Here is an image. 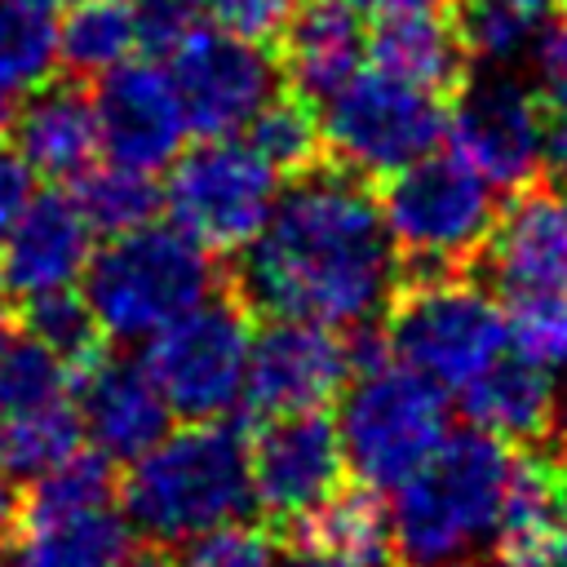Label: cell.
Segmentation results:
<instances>
[{
  "mask_svg": "<svg viewBox=\"0 0 567 567\" xmlns=\"http://www.w3.org/2000/svg\"><path fill=\"white\" fill-rule=\"evenodd\" d=\"M279 173L257 155V146L239 133L199 137V146H182L168 164V182L159 186L164 213L208 252H239L266 221Z\"/></svg>",
  "mask_w": 567,
  "mask_h": 567,
  "instance_id": "11",
  "label": "cell"
},
{
  "mask_svg": "<svg viewBox=\"0 0 567 567\" xmlns=\"http://www.w3.org/2000/svg\"><path fill=\"white\" fill-rule=\"evenodd\" d=\"M9 332H13V328H9V315H4V306H0V346H4Z\"/></svg>",
  "mask_w": 567,
  "mask_h": 567,
  "instance_id": "48",
  "label": "cell"
},
{
  "mask_svg": "<svg viewBox=\"0 0 567 567\" xmlns=\"http://www.w3.org/2000/svg\"><path fill=\"white\" fill-rule=\"evenodd\" d=\"M554 452L532 443L514 452L501 518L492 532V558L501 567H554Z\"/></svg>",
  "mask_w": 567,
  "mask_h": 567,
  "instance_id": "23",
  "label": "cell"
},
{
  "mask_svg": "<svg viewBox=\"0 0 567 567\" xmlns=\"http://www.w3.org/2000/svg\"><path fill=\"white\" fill-rule=\"evenodd\" d=\"M58 75V18L35 0H0V133L22 93Z\"/></svg>",
  "mask_w": 567,
  "mask_h": 567,
  "instance_id": "28",
  "label": "cell"
},
{
  "mask_svg": "<svg viewBox=\"0 0 567 567\" xmlns=\"http://www.w3.org/2000/svg\"><path fill=\"white\" fill-rule=\"evenodd\" d=\"M545 18L549 9L536 0H456L452 9L470 66H518V58L532 53Z\"/></svg>",
  "mask_w": 567,
  "mask_h": 567,
  "instance_id": "30",
  "label": "cell"
},
{
  "mask_svg": "<svg viewBox=\"0 0 567 567\" xmlns=\"http://www.w3.org/2000/svg\"><path fill=\"white\" fill-rule=\"evenodd\" d=\"M40 9H49V13H62V9H71V4H80V0H35Z\"/></svg>",
  "mask_w": 567,
  "mask_h": 567,
  "instance_id": "47",
  "label": "cell"
},
{
  "mask_svg": "<svg viewBox=\"0 0 567 567\" xmlns=\"http://www.w3.org/2000/svg\"><path fill=\"white\" fill-rule=\"evenodd\" d=\"M372 190L399 252V284L470 275L501 213L496 186H487L461 155L443 146L381 177Z\"/></svg>",
  "mask_w": 567,
  "mask_h": 567,
  "instance_id": "6",
  "label": "cell"
},
{
  "mask_svg": "<svg viewBox=\"0 0 567 567\" xmlns=\"http://www.w3.org/2000/svg\"><path fill=\"white\" fill-rule=\"evenodd\" d=\"M501 301L509 346L536 363L567 354V190L536 177L514 190L470 266Z\"/></svg>",
  "mask_w": 567,
  "mask_h": 567,
  "instance_id": "4",
  "label": "cell"
},
{
  "mask_svg": "<svg viewBox=\"0 0 567 567\" xmlns=\"http://www.w3.org/2000/svg\"><path fill=\"white\" fill-rule=\"evenodd\" d=\"M226 284L217 252L173 221H146L93 244L80 297L111 346H142L182 310Z\"/></svg>",
  "mask_w": 567,
  "mask_h": 567,
  "instance_id": "5",
  "label": "cell"
},
{
  "mask_svg": "<svg viewBox=\"0 0 567 567\" xmlns=\"http://www.w3.org/2000/svg\"><path fill=\"white\" fill-rule=\"evenodd\" d=\"M13 527H18V492H13L9 474H0V549L13 536Z\"/></svg>",
  "mask_w": 567,
  "mask_h": 567,
  "instance_id": "44",
  "label": "cell"
},
{
  "mask_svg": "<svg viewBox=\"0 0 567 567\" xmlns=\"http://www.w3.org/2000/svg\"><path fill=\"white\" fill-rule=\"evenodd\" d=\"M244 133H248V142L257 146V155L279 177H288V173H297V168H306V164L319 159V120H315V106H306L288 89H279L252 115V124Z\"/></svg>",
  "mask_w": 567,
  "mask_h": 567,
  "instance_id": "33",
  "label": "cell"
},
{
  "mask_svg": "<svg viewBox=\"0 0 567 567\" xmlns=\"http://www.w3.org/2000/svg\"><path fill=\"white\" fill-rule=\"evenodd\" d=\"M346 377V332L306 319H270L248 346L239 408L252 421L328 408L341 394Z\"/></svg>",
  "mask_w": 567,
  "mask_h": 567,
  "instance_id": "15",
  "label": "cell"
},
{
  "mask_svg": "<svg viewBox=\"0 0 567 567\" xmlns=\"http://www.w3.org/2000/svg\"><path fill=\"white\" fill-rule=\"evenodd\" d=\"M115 567H173L168 549H155V545H142V549H128Z\"/></svg>",
  "mask_w": 567,
  "mask_h": 567,
  "instance_id": "45",
  "label": "cell"
},
{
  "mask_svg": "<svg viewBox=\"0 0 567 567\" xmlns=\"http://www.w3.org/2000/svg\"><path fill=\"white\" fill-rule=\"evenodd\" d=\"M275 62L288 93L319 106L368 58V22L350 0H297L275 35Z\"/></svg>",
  "mask_w": 567,
  "mask_h": 567,
  "instance_id": "20",
  "label": "cell"
},
{
  "mask_svg": "<svg viewBox=\"0 0 567 567\" xmlns=\"http://www.w3.org/2000/svg\"><path fill=\"white\" fill-rule=\"evenodd\" d=\"M363 18H394V13H452L456 0H350Z\"/></svg>",
  "mask_w": 567,
  "mask_h": 567,
  "instance_id": "42",
  "label": "cell"
},
{
  "mask_svg": "<svg viewBox=\"0 0 567 567\" xmlns=\"http://www.w3.org/2000/svg\"><path fill=\"white\" fill-rule=\"evenodd\" d=\"M120 514L155 549H177L252 514L248 430L230 416L186 421L128 461L115 487Z\"/></svg>",
  "mask_w": 567,
  "mask_h": 567,
  "instance_id": "2",
  "label": "cell"
},
{
  "mask_svg": "<svg viewBox=\"0 0 567 567\" xmlns=\"http://www.w3.org/2000/svg\"><path fill=\"white\" fill-rule=\"evenodd\" d=\"M337 439L354 483L394 492L447 434V394L390 350L359 359L341 385Z\"/></svg>",
  "mask_w": 567,
  "mask_h": 567,
  "instance_id": "7",
  "label": "cell"
},
{
  "mask_svg": "<svg viewBox=\"0 0 567 567\" xmlns=\"http://www.w3.org/2000/svg\"><path fill=\"white\" fill-rule=\"evenodd\" d=\"M168 80L177 89L186 128L199 137H230L284 89L279 62L266 44L239 40L213 22H195L168 49Z\"/></svg>",
  "mask_w": 567,
  "mask_h": 567,
  "instance_id": "13",
  "label": "cell"
},
{
  "mask_svg": "<svg viewBox=\"0 0 567 567\" xmlns=\"http://www.w3.org/2000/svg\"><path fill=\"white\" fill-rule=\"evenodd\" d=\"M31 195H35V173L9 146H0V244L22 217V208L31 204Z\"/></svg>",
  "mask_w": 567,
  "mask_h": 567,
  "instance_id": "39",
  "label": "cell"
},
{
  "mask_svg": "<svg viewBox=\"0 0 567 567\" xmlns=\"http://www.w3.org/2000/svg\"><path fill=\"white\" fill-rule=\"evenodd\" d=\"M133 27H137V49L168 53L195 22H199V0H128Z\"/></svg>",
  "mask_w": 567,
  "mask_h": 567,
  "instance_id": "38",
  "label": "cell"
},
{
  "mask_svg": "<svg viewBox=\"0 0 567 567\" xmlns=\"http://www.w3.org/2000/svg\"><path fill=\"white\" fill-rule=\"evenodd\" d=\"M545 447L567 452V354L549 363V434Z\"/></svg>",
  "mask_w": 567,
  "mask_h": 567,
  "instance_id": "40",
  "label": "cell"
},
{
  "mask_svg": "<svg viewBox=\"0 0 567 567\" xmlns=\"http://www.w3.org/2000/svg\"><path fill=\"white\" fill-rule=\"evenodd\" d=\"M465 425L509 443L532 447L549 434V368L518 354L514 346L496 354L465 390H456Z\"/></svg>",
  "mask_w": 567,
  "mask_h": 567,
  "instance_id": "21",
  "label": "cell"
},
{
  "mask_svg": "<svg viewBox=\"0 0 567 567\" xmlns=\"http://www.w3.org/2000/svg\"><path fill=\"white\" fill-rule=\"evenodd\" d=\"M279 540L323 549L350 567H394L385 496L363 483H350V487L341 483L328 501H319L310 514H301Z\"/></svg>",
  "mask_w": 567,
  "mask_h": 567,
  "instance_id": "24",
  "label": "cell"
},
{
  "mask_svg": "<svg viewBox=\"0 0 567 567\" xmlns=\"http://www.w3.org/2000/svg\"><path fill=\"white\" fill-rule=\"evenodd\" d=\"M532 89L545 102V111H567V0H558L536 31Z\"/></svg>",
  "mask_w": 567,
  "mask_h": 567,
  "instance_id": "36",
  "label": "cell"
},
{
  "mask_svg": "<svg viewBox=\"0 0 567 567\" xmlns=\"http://www.w3.org/2000/svg\"><path fill=\"white\" fill-rule=\"evenodd\" d=\"M80 443L84 439H80V421H75L71 399L35 408V412L0 416V470L9 478H35L40 470L71 456Z\"/></svg>",
  "mask_w": 567,
  "mask_h": 567,
  "instance_id": "31",
  "label": "cell"
},
{
  "mask_svg": "<svg viewBox=\"0 0 567 567\" xmlns=\"http://www.w3.org/2000/svg\"><path fill=\"white\" fill-rule=\"evenodd\" d=\"M509 470V443L474 425L447 430L439 447L394 492H385L394 567H434L487 549Z\"/></svg>",
  "mask_w": 567,
  "mask_h": 567,
  "instance_id": "3",
  "label": "cell"
},
{
  "mask_svg": "<svg viewBox=\"0 0 567 567\" xmlns=\"http://www.w3.org/2000/svg\"><path fill=\"white\" fill-rule=\"evenodd\" d=\"M319 155L363 182H381L443 146L447 106L439 93L385 71H354L319 106Z\"/></svg>",
  "mask_w": 567,
  "mask_h": 567,
  "instance_id": "9",
  "label": "cell"
},
{
  "mask_svg": "<svg viewBox=\"0 0 567 567\" xmlns=\"http://www.w3.org/2000/svg\"><path fill=\"white\" fill-rule=\"evenodd\" d=\"M115 487H120L115 461H106L102 452L80 443L71 456H62L58 465L27 478V492L18 496V527L106 509V505H115Z\"/></svg>",
  "mask_w": 567,
  "mask_h": 567,
  "instance_id": "26",
  "label": "cell"
},
{
  "mask_svg": "<svg viewBox=\"0 0 567 567\" xmlns=\"http://www.w3.org/2000/svg\"><path fill=\"white\" fill-rule=\"evenodd\" d=\"M226 288L266 319L337 332L372 323L399 288V252L372 182L323 155L288 173L261 230L235 252Z\"/></svg>",
  "mask_w": 567,
  "mask_h": 567,
  "instance_id": "1",
  "label": "cell"
},
{
  "mask_svg": "<svg viewBox=\"0 0 567 567\" xmlns=\"http://www.w3.org/2000/svg\"><path fill=\"white\" fill-rule=\"evenodd\" d=\"M93 239V226L66 190H35L0 244V288L18 301L75 288Z\"/></svg>",
  "mask_w": 567,
  "mask_h": 567,
  "instance_id": "18",
  "label": "cell"
},
{
  "mask_svg": "<svg viewBox=\"0 0 567 567\" xmlns=\"http://www.w3.org/2000/svg\"><path fill=\"white\" fill-rule=\"evenodd\" d=\"M368 58L377 71L421 84L430 93H452L465 71H470V53L456 35L452 13H394V18H377V27L368 31Z\"/></svg>",
  "mask_w": 567,
  "mask_h": 567,
  "instance_id": "22",
  "label": "cell"
},
{
  "mask_svg": "<svg viewBox=\"0 0 567 567\" xmlns=\"http://www.w3.org/2000/svg\"><path fill=\"white\" fill-rule=\"evenodd\" d=\"M142 346V363L177 421H221L239 412L252 310L226 284L182 310Z\"/></svg>",
  "mask_w": 567,
  "mask_h": 567,
  "instance_id": "10",
  "label": "cell"
},
{
  "mask_svg": "<svg viewBox=\"0 0 567 567\" xmlns=\"http://www.w3.org/2000/svg\"><path fill=\"white\" fill-rule=\"evenodd\" d=\"M137 53V27L128 0H80L58 18V71L71 80H97L115 62Z\"/></svg>",
  "mask_w": 567,
  "mask_h": 567,
  "instance_id": "27",
  "label": "cell"
},
{
  "mask_svg": "<svg viewBox=\"0 0 567 567\" xmlns=\"http://www.w3.org/2000/svg\"><path fill=\"white\" fill-rule=\"evenodd\" d=\"M377 328L385 350L443 394L465 390L496 354L509 350L501 301L470 275L403 279Z\"/></svg>",
  "mask_w": 567,
  "mask_h": 567,
  "instance_id": "8",
  "label": "cell"
},
{
  "mask_svg": "<svg viewBox=\"0 0 567 567\" xmlns=\"http://www.w3.org/2000/svg\"><path fill=\"white\" fill-rule=\"evenodd\" d=\"M133 549V527L115 505L27 523L18 540H4L0 567H115Z\"/></svg>",
  "mask_w": 567,
  "mask_h": 567,
  "instance_id": "25",
  "label": "cell"
},
{
  "mask_svg": "<svg viewBox=\"0 0 567 567\" xmlns=\"http://www.w3.org/2000/svg\"><path fill=\"white\" fill-rule=\"evenodd\" d=\"M252 509L266 514L270 532H288L301 514L328 501L346 483V456L328 408L266 416L248 434Z\"/></svg>",
  "mask_w": 567,
  "mask_h": 567,
  "instance_id": "14",
  "label": "cell"
},
{
  "mask_svg": "<svg viewBox=\"0 0 567 567\" xmlns=\"http://www.w3.org/2000/svg\"><path fill=\"white\" fill-rule=\"evenodd\" d=\"M434 567H501L496 558H483V554H465V558H452V563H434Z\"/></svg>",
  "mask_w": 567,
  "mask_h": 567,
  "instance_id": "46",
  "label": "cell"
},
{
  "mask_svg": "<svg viewBox=\"0 0 567 567\" xmlns=\"http://www.w3.org/2000/svg\"><path fill=\"white\" fill-rule=\"evenodd\" d=\"M536 4H545V9H554V4H558V0H536Z\"/></svg>",
  "mask_w": 567,
  "mask_h": 567,
  "instance_id": "49",
  "label": "cell"
},
{
  "mask_svg": "<svg viewBox=\"0 0 567 567\" xmlns=\"http://www.w3.org/2000/svg\"><path fill=\"white\" fill-rule=\"evenodd\" d=\"M554 567H567V452H554Z\"/></svg>",
  "mask_w": 567,
  "mask_h": 567,
  "instance_id": "41",
  "label": "cell"
},
{
  "mask_svg": "<svg viewBox=\"0 0 567 567\" xmlns=\"http://www.w3.org/2000/svg\"><path fill=\"white\" fill-rule=\"evenodd\" d=\"M182 558L173 567H275L279 563V532L266 523H221L186 545H177Z\"/></svg>",
  "mask_w": 567,
  "mask_h": 567,
  "instance_id": "35",
  "label": "cell"
},
{
  "mask_svg": "<svg viewBox=\"0 0 567 567\" xmlns=\"http://www.w3.org/2000/svg\"><path fill=\"white\" fill-rule=\"evenodd\" d=\"M71 399V363L31 332H9L0 346V416L35 412Z\"/></svg>",
  "mask_w": 567,
  "mask_h": 567,
  "instance_id": "32",
  "label": "cell"
},
{
  "mask_svg": "<svg viewBox=\"0 0 567 567\" xmlns=\"http://www.w3.org/2000/svg\"><path fill=\"white\" fill-rule=\"evenodd\" d=\"M97 120V151L115 164L159 173L186 146V115L177 89L159 62L124 58L102 71L89 89Z\"/></svg>",
  "mask_w": 567,
  "mask_h": 567,
  "instance_id": "16",
  "label": "cell"
},
{
  "mask_svg": "<svg viewBox=\"0 0 567 567\" xmlns=\"http://www.w3.org/2000/svg\"><path fill=\"white\" fill-rule=\"evenodd\" d=\"M9 151L49 182H75L97 159V120L84 80L53 75L22 93L4 120Z\"/></svg>",
  "mask_w": 567,
  "mask_h": 567,
  "instance_id": "19",
  "label": "cell"
},
{
  "mask_svg": "<svg viewBox=\"0 0 567 567\" xmlns=\"http://www.w3.org/2000/svg\"><path fill=\"white\" fill-rule=\"evenodd\" d=\"M75 208L84 213V221L93 226V235H120V230H133V226H146L164 213V195H159V182L155 173H142V168H128V164H89L80 177H75V190H71Z\"/></svg>",
  "mask_w": 567,
  "mask_h": 567,
  "instance_id": "29",
  "label": "cell"
},
{
  "mask_svg": "<svg viewBox=\"0 0 567 567\" xmlns=\"http://www.w3.org/2000/svg\"><path fill=\"white\" fill-rule=\"evenodd\" d=\"M443 146L461 155L487 186L518 190L540 177L545 102L536 97L532 80L514 75V66H470L452 89Z\"/></svg>",
  "mask_w": 567,
  "mask_h": 567,
  "instance_id": "12",
  "label": "cell"
},
{
  "mask_svg": "<svg viewBox=\"0 0 567 567\" xmlns=\"http://www.w3.org/2000/svg\"><path fill=\"white\" fill-rule=\"evenodd\" d=\"M22 332L40 337L53 354H62L71 368H80L89 354H97L106 341L80 297V288L66 292H44V297H27L22 301Z\"/></svg>",
  "mask_w": 567,
  "mask_h": 567,
  "instance_id": "34",
  "label": "cell"
},
{
  "mask_svg": "<svg viewBox=\"0 0 567 567\" xmlns=\"http://www.w3.org/2000/svg\"><path fill=\"white\" fill-rule=\"evenodd\" d=\"M297 0H199V18H208L213 27L252 40V44H275L279 27L288 22Z\"/></svg>",
  "mask_w": 567,
  "mask_h": 567,
  "instance_id": "37",
  "label": "cell"
},
{
  "mask_svg": "<svg viewBox=\"0 0 567 567\" xmlns=\"http://www.w3.org/2000/svg\"><path fill=\"white\" fill-rule=\"evenodd\" d=\"M71 408L80 421V439L115 465H128L173 430V412L146 363L106 346L71 368Z\"/></svg>",
  "mask_w": 567,
  "mask_h": 567,
  "instance_id": "17",
  "label": "cell"
},
{
  "mask_svg": "<svg viewBox=\"0 0 567 567\" xmlns=\"http://www.w3.org/2000/svg\"><path fill=\"white\" fill-rule=\"evenodd\" d=\"M275 567H350V563H341V558H332L323 549H310V545H288V554Z\"/></svg>",
  "mask_w": 567,
  "mask_h": 567,
  "instance_id": "43",
  "label": "cell"
}]
</instances>
